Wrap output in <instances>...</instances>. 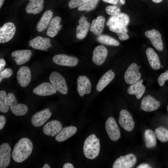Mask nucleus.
Returning <instances> with one entry per match:
<instances>
[{"label": "nucleus", "mask_w": 168, "mask_h": 168, "mask_svg": "<svg viewBox=\"0 0 168 168\" xmlns=\"http://www.w3.org/2000/svg\"><path fill=\"white\" fill-rule=\"evenodd\" d=\"M33 144L31 140L26 138L21 139L15 145L12 152L14 161L21 163L26 160L31 154Z\"/></svg>", "instance_id": "obj_1"}, {"label": "nucleus", "mask_w": 168, "mask_h": 168, "mask_svg": "<svg viewBox=\"0 0 168 168\" xmlns=\"http://www.w3.org/2000/svg\"><path fill=\"white\" fill-rule=\"evenodd\" d=\"M100 149L99 139L94 134L88 136L84 143L83 151L85 156L87 159H93L98 155Z\"/></svg>", "instance_id": "obj_2"}, {"label": "nucleus", "mask_w": 168, "mask_h": 168, "mask_svg": "<svg viewBox=\"0 0 168 168\" xmlns=\"http://www.w3.org/2000/svg\"><path fill=\"white\" fill-rule=\"evenodd\" d=\"M49 80L56 91L63 95L67 94L68 87L66 82L60 74L57 72H53L50 75Z\"/></svg>", "instance_id": "obj_3"}, {"label": "nucleus", "mask_w": 168, "mask_h": 168, "mask_svg": "<svg viewBox=\"0 0 168 168\" xmlns=\"http://www.w3.org/2000/svg\"><path fill=\"white\" fill-rule=\"evenodd\" d=\"M7 99L10 110L14 114L21 116L26 114L28 110L27 106L25 104L18 103L14 94L8 93Z\"/></svg>", "instance_id": "obj_4"}, {"label": "nucleus", "mask_w": 168, "mask_h": 168, "mask_svg": "<svg viewBox=\"0 0 168 168\" xmlns=\"http://www.w3.org/2000/svg\"><path fill=\"white\" fill-rule=\"evenodd\" d=\"M140 67L135 63H131L129 66L124 75V80L127 84H132L140 79L141 77V73L139 71Z\"/></svg>", "instance_id": "obj_5"}, {"label": "nucleus", "mask_w": 168, "mask_h": 168, "mask_svg": "<svg viewBox=\"0 0 168 168\" xmlns=\"http://www.w3.org/2000/svg\"><path fill=\"white\" fill-rule=\"evenodd\" d=\"M137 161L136 156L133 154H129L121 156L114 161L113 168H131L135 164Z\"/></svg>", "instance_id": "obj_6"}, {"label": "nucleus", "mask_w": 168, "mask_h": 168, "mask_svg": "<svg viewBox=\"0 0 168 168\" xmlns=\"http://www.w3.org/2000/svg\"><path fill=\"white\" fill-rule=\"evenodd\" d=\"M105 128L111 140L115 141L119 139L121 136L120 131L115 119L113 117H110L107 120Z\"/></svg>", "instance_id": "obj_7"}, {"label": "nucleus", "mask_w": 168, "mask_h": 168, "mask_svg": "<svg viewBox=\"0 0 168 168\" xmlns=\"http://www.w3.org/2000/svg\"><path fill=\"white\" fill-rule=\"evenodd\" d=\"M119 122L120 125L127 131H131L134 128L135 122L132 116L126 110L123 109L120 111Z\"/></svg>", "instance_id": "obj_8"}, {"label": "nucleus", "mask_w": 168, "mask_h": 168, "mask_svg": "<svg viewBox=\"0 0 168 168\" xmlns=\"http://www.w3.org/2000/svg\"><path fill=\"white\" fill-rule=\"evenodd\" d=\"M16 28L11 22L5 23L0 28V43H4L11 40L15 35Z\"/></svg>", "instance_id": "obj_9"}, {"label": "nucleus", "mask_w": 168, "mask_h": 168, "mask_svg": "<svg viewBox=\"0 0 168 168\" xmlns=\"http://www.w3.org/2000/svg\"><path fill=\"white\" fill-rule=\"evenodd\" d=\"M53 61L55 64L68 67H74L76 66L78 62V59L73 56L65 54L56 55L53 58Z\"/></svg>", "instance_id": "obj_10"}, {"label": "nucleus", "mask_w": 168, "mask_h": 168, "mask_svg": "<svg viewBox=\"0 0 168 168\" xmlns=\"http://www.w3.org/2000/svg\"><path fill=\"white\" fill-rule=\"evenodd\" d=\"M31 78V71L27 66L21 67L18 70L16 74V78L19 84L23 87L28 85Z\"/></svg>", "instance_id": "obj_11"}, {"label": "nucleus", "mask_w": 168, "mask_h": 168, "mask_svg": "<svg viewBox=\"0 0 168 168\" xmlns=\"http://www.w3.org/2000/svg\"><path fill=\"white\" fill-rule=\"evenodd\" d=\"M145 36L148 38L153 46L158 51L163 49V44L161 35L157 30L152 29L145 32Z\"/></svg>", "instance_id": "obj_12"}, {"label": "nucleus", "mask_w": 168, "mask_h": 168, "mask_svg": "<svg viewBox=\"0 0 168 168\" xmlns=\"http://www.w3.org/2000/svg\"><path fill=\"white\" fill-rule=\"evenodd\" d=\"M50 41L49 38L38 36L29 41V46L34 49L47 51V49L52 46Z\"/></svg>", "instance_id": "obj_13"}, {"label": "nucleus", "mask_w": 168, "mask_h": 168, "mask_svg": "<svg viewBox=\"0 0 168 168\" xmlns=\"http://www.w3.org/2000/svg\"><path fill=\"white\" fill-rule=\"evenodd\" d=\"M160 105V101L150 95H148L142 99L140 109L146 112H152L157 110Z\"/></svg>", "instance_id": "obj_14"}, {"label": "nucleus", "mask_w": 168, "mask_h": 168, "mask_svg": "<svg viewBox=\"0 0 168 168\" xmlns=\"http://www.w3.org/2000/svg\"><path fill=\"white\" fill-rule=\"evenodd\" d=\"M52 113L49 109L47 108L35 114L31 119L32 124L35 127L43 125L51 117Z\"/></svg>", "instance_id": "obj_15"}, {"label": "nucleus", "mask_w": 168, "mask_h": 168, "mask_svg": "<svg viewBox=\"0 0 168 168\" xmlns=\"http://www.w3.org/2000/svg\"><path fill=\"white\" fill-rule=\"evenodd\" d=\"M130 22L128 16L124 13L120 12L110 17L106 23L108 26H127Z\"/></svg>", "instance_id": "obj_16"}, {"label": "nucleus", "mask_w": 168, "mask_h": 168, "mask_svg": "<svg viewBox=\"0 0 168 168\" xmlns=\"http://www.w3.org/2000/svg\"><path fill=\"white\" fill-rule=\"evenodd\" d=\"M77 91L79 95L82 97L85 94H89L91 84L89 78L85 76H79L77 80Z\"/></svg>", "instance_id": "obj_17"}, {"label": "nucleus", "mask_w": 168, "mask_h": 168, "mask_svg": "<svg viewBox=\"0 0 168 168\" xmlns=\"http://www.w3.org/2000/svg\"><path fill=\"white\" fill-rule=\"evenodd\" d=\"M107 54V49L104 46L99 45L96 47L93 52V63L97 66L102 65L106 60Z\"/></svg>", "instance_id": "obj_18"}, {"label": "nucleus", "mask_w": 168, "mask_h": 168, "mask_svg": "<svg viewBox=\"0 0 168 168\" xmlns=\"http://www.w3.org/2000/svg\"><path fill=\"white\" fill-rule=\"evenodd\" d=\"M11 148L7 143L2 144L0 146V168L7 167L10 161Z\"/></svg>", "instance_id": "obj_19"}, {"label": "nucleus", "mask_w": 168, "mask_h": 168, "mask_svg": "<svg viewBox=\"0 0 168 168\" xmlns=\"http://www.w3.org/2000/svg\"><path fill=\"white\" fill-rule=\"evenodd\" d=\"M31 54L32 52L29 49L16 50L11 54L13 60L18 65L23 64L28 61Z\"/></svg>", "instance_id": "obj_20"}, {"label": "nucleus", "mask_w": 168, "mask_h": 168, "mask_svg": "<svg viewBox=\"0 0 168 168\" xmlns=\"http://www.w3.org/2000/svg\"><path fill=\"white\" fill-rule=\"evenodd\" d=\"M33 92L34 94L39 96H49L55 93L56 90L51 83L44 82L35 88L33 90Z\"/></svg>", "instance_id": "obj_21"}, {"label": "nucleus", "mask_w": 168, "mask_h": 168, "mask_svg": "<svg viewBox=\"0 0 168 168\" xmlns=\"http://www.w3.org/2000/svg\"><path fill=\"white\" fill-rule=\"evenodd\" d=\"M61 123L57 120H54L48 122L43 128L44 133L48 136L54 137L62 129Z\"/></svg>", "instance_id": "obj_22"}, {"label": "nucleus", "mask_w": 168, "mask_h": 168, "mask_svg": "<svg viewBox=\"0 0 168 168\" xmlns=\"http://www.w3.org/2000/svg\"><path fill=\"white\" fill-rule=\"evenodd\" d=\"M87 18L84 16H82L78 21L79 24L76 30V36L79 40L84 39L86 36L90 26V24L88 22Z\"/></svg>", "instance_id": "obj_23"}, {"label": "nucleus", "mask_w": 168, "mask_h": 168, "mask_svg": "<svg viewBox=\"0 0 168 168\" xmlns=\"http://www.w3.org/2000/svg\"><path fill=\"white\" fill-rule=\"evenodd\" d=\"M105 19L102 16H99L93 20L90 27V30L96 35H101L104 28Z\"/></svg>", "instance_id": "obj_24"}, {"label": "nucleus", "mask_w": 168, "mask_h": 168, "mask_svg": "<svg viewBox=\"0 0 168 168\" xmlns=\"http://www.w3.org/2000/svg\"><path fill=\"white\" fill-rule=\"evenodd\" d=\"M143 81L142 79H140L132 84L127 89L128 94L135 95L137 99H140L144 93L146 89L145 86L142 84Z\"/></svg>", "instance_id": "obj_25"}, {"label": "nucleus", "mask_w": 168, "mask_h": 168, "mask_svg": "<svg viewBox=\"0 0 168 168\" xmlns=\"http://www.w3.org/2000/svg\"><path fill=\"white\" fill-rule=\"evenodd\" d=\"M61 18L58 16L54 17L50 22L46 31V34L51 37H53L58 34L62 26L59 24L61 22Z\"/></svg>", "instance_id": "obj_26"}, {"label": "nucleus", "mask_w": 168, "mask_h": 168, "mask_svg": "<svg viewBox=\"0 0 168 168\" xmlns=\"http://www.w3.org/2000/svg\"><path fill=\"white\" fill-rule=\"evenodd\" d=\"M146 54L151 67L155 70L159 69L161 67V63L159 58L155 50L151 48H148L146 50Z\"/></svg>", "instance_id": "obj_27"}, {"label": "nucleus", "mask_w": 168, "mask_h": 168, "mask_svg": "<svg viewBox=\"0 0 168 168\" xmlns=\"http://www.w3.org/2000/svg\"><path fill=\"white\" fill-rule=\"evenodd\" d=\"M77 130L76 127L72 126L63 128L56 135L55 139L58 142L63 141L73 135Z\"/></svg>", "instance_id": "obj_28"}, {"label": "nucleus", "mask_w": 168, "mask_h": 168, "mask_svg": "<svg viewBox=\"0 0 168 168\" xmlns=\"http://www.w3.org/2000/svg\"><path fill=\"white\" fill-rule=\"evenodd\" d=\"M53 16V12L51 10H48L44 12L36 26V30L38 32H42L48 27Z\"/></svg>", "instance_id": "obj_29"}, {"label": "nucleus", "mask_w": 168, "mask_h": 168, "mask_svg": "<svg viewBox=\"0 0 168 168\" xmlns=\"http://www.w3.org/2000/svg\"><path fill=\"white\" fill-rule=\"evenodd\" d=\"M114 77L115 74L111 69L107 71L99 80L96 86V90L101 91L114 79Z\"/></svg>", "instance_id": "obj_30"}, {"label": "nucleus", "mask_w": 168, "mask_h": 168, "mask_svg": "<svg viewBox=\"0 0 168 168\" xmlns=\"http://www.w3.org/2000/svg\"><path fill=\"white\" fill-rule=\"evenodd\" d=\"M44 0H30L26 8V11L29 14H36L43 10Z\"/></svg>", "instance_id": "obj_31"}, {"label": "nucleus", "mask_w": 168, "mask_h": 168, "mask_svg": "<svg viewBox=\"0 0 168 168\" xmlns=\"http://www.w3.org/2000/svg\"><path fill=\"white\" fill-rule=\"evenodd\" d=\"M145 145L148 148L155 147L156 145V135L154 132L150 129L145 130L144 133Z\"/></svg>", "instance_id": "obj_32"}, {"label": "nucleus", "mask_w": 168, "mask_h": 168, "mask_svg": "<svg viewBox=\"0 0 168 168\" xmlns=\"http://www.w3.org/2000/svg\"><path fill=\"white\" fill-rule=\"evenodd\" d=\"M109 29L111 31L115 33L121 40H125L129 38L126 26L112 25L109 26Z\"/></svg>", "instance_id": "obj_33"}, {"label": "nucleus", "mask_w": 168, "mask_h": 168, "mask_svg": "<svg viewBox=\"0 0 168 168\" xmlns=\"http://www.w3.org/2000/svg\"><path fill=\"white\" fill-rule=\"evenodd\" d=\"M97 40L100 43L107 45L118 46L119 42L112 37L105 35H99L97 38Z\"/></svg>", "instance_id": "obj_34"}, {"label": "nucleus", "mask_w": 168, "mask_h": 168, "mask_svg": "<svg viewBox=\"0 0 168 168\" xmlns=\"http://www.w3.org/2000/svg\"><path fill=\"white\" fill-rule=\"evenodd\" d=\"M7 95L4 90L0 91V111L3 113L7 112L9 109Z\"/></svg>", "instance_id": "obj_35"}, {"label": "nucleus", "mask_w": 168, "mask_h": 168, "mask_svg": "<svg viewBox=\"0 0 168 168\" xmlns=\"http://www.w3.org/2000/svg\"><path fill=\"white\" fill-rule=\"evenodd\" d=\"M155 133L158 139L165 142L168 141V130L164 127H160L156 128Z\"/></svg>", "instance_id": "obj_36"}, {"label": "nucleus", "mask_w": 168, "mask_h": 168, "mask_svg": "<svg viewBox=\"0 0 168 168\" xmlns=\"http://www.w3.org/2000/svg\"><path fill=\"white\" fill-rule=\"evenodd\" d=\"M99 0H89L78 7L80 11H89L93 9L97 6Z\"/></svg>", "instance_id": "obj_37"}, {"label": "nucleus", "mask_w": 168, "mask_h": 168, "mask_svg": "<svg viewBox=\"0 0 168 168\" xmlns=\"http://www.w3.org/2000/svg\"><path fill=\"white\" fill-rule=\"evenodd\" d=\"M105 11L108 15L111 16L115 15L120 12V8L115 5H110L105 8Z\"/></svg>", "instance_id": "obj_38"}, {"label": "nucleus", "mask_w": 168, "mask_h": 168, "mask_svg": "<svg viewBox=\"0 0 168 168\" xmlns=\"http://www.w3.org/2000/svg\"><path fill=\"white\" fill-rule=\"evenodd\" d=\"M13 73V70L10 68H7L0 71V82L3 79L9 77L12 75Z\"/></svg>", "instance_id": "obj_39"}, {"label": "nucleus", "mask_w": 168, "mask_h": 168, "mask_svg": "<svg viewBox=\"0 0 168 168\" xmlns=\"http://www.w3.org/2000/svg\"><path fill=\"white\" fill-rule=\"evenodd\" d=\"M89 0H70L68 3L70 9L78 7Z\"/></svg>", "instance_id": "obj_40"}, {"label": "nucleus", "mask_w": 168, "mask_h": 168, "mask_svg": "<svg viewBox=\"0 0 168 168\" xmlns=\"http://www.w3.org/2000/svg\"><path fill=\"white\" fill-rule=\"evenodd\" d=\"M168 80V70L161 73L158 77L157 81L159 85L163 86L166 80Z\"/></svg>", "instance_id": "obj_41"}, {"label": "nucleus", "mask_w": 168, "mask_h": 168, "mask_svg": "<svg viewBox=\"0 0 168 168\" xmlns=\"http://www.w3.org/2000/svg\"><path fill=\"white\" fill-rule=\"evenodd\" d=\"M6 123L5 117L2 115H0V130L2 129L4 127Z\"/></svg>", "instance_id": "obj_42"}, {"label": "nucleus", "mask_w": 168, "mask_h": 168, "mask_svg": "<svg viewBox=\"0 0 168 168\" xmlns=\"http://www.w3.org/2000/svg\"><path fill=\"white\" fill-rule=\"evenodd\" d=\"M6 65V62L5 59L3 58H1L0 59V71L3 70Z\"/></svg>", "instance_id": "obj_43"}, {"label": "nucleus", "mask_w": 168, "mask_h": 168, "mask_svg": "<svg viewBox=\"0 0 168 168\" xmlns=\"http://www.w3.org/2000/svg\"><path fill=\"white\" fill-rule=\"evenodd\" d=\"M137 168H150L152 167L149 164L147 163H142L138 165L136 167Z\"/></svg>", "instance_id": "obj_44"}, {"label": "nucleus", "mask_w": 168, "mask_h": 168, "mask_svg": "<svg viewBox=\"0 0 168 168\" xmlns=\"http://www.w3.org/2000/svg\"><path fill=\"white\" fill-rule=\"evenodd\" d=\"M104 2L112 4L113 5H116L117 4L119 0H102Z\"/></svg>", "instance_id": "obj_45"}, {"label": "nucleus", "mask_w": 168, "mask_h": 168, "mask_svg": "<svg viewBox=\"0 0 168 168\" xmlns=\"http://www.w3.org/2000/svg\"><path fill=\"white\" fill-rule=\"evenodd\" d=\"M63 168H74V166L72 164L70 163H65L63 166Z\"/></svg>", "instance_id": "obj_46"}, {"label": "nucleus", "mask_w": 168, "mask_h": 168, "mask_svg": "<svg viewBox=\"0 0 168 168\" xmlns=\"http://www.w3.org/2000/svg\"><path fill=\"white\" fill-rule=\"evenodd\" d=\"M42 168H50V166L48 164H45L42 167Z\"/></svg>", "instance_id": "obj_47"}, {"label": "nucleus", "mask_w": 168, "mask_h": 168, "mask_svg": "<svg viewBox=\"0 0 168 168\" xmlns=\"http://www.w3.org/2000/svg\"><path fill=\"white\" fill-rule=\"evenodd\" d=\"M155 3H159L162 1L163 0H152Z\"/></svg>", "instance_id": "obj_48"}, {"label": "nucleus", "mask_w": 168, "mask_h": 168, "mask_svg": "<svg viewBox=\"0 0 168 168\" xmlns=\"http://www.w3.org/2000/svg\"><path fill=\"white\" fill-rule=\"evenodd\" d=\"M4 0H0V8H1L2 5H3Z\"/></svg>", "instance_id": "obj_49"}, {"label": "nucleus", "mask_w": 168, "mask_h": 168, "mask_svg": "<svg viewBox=\"0 0 168 168\" xmlns=\"http://www.w3.org/2000/svg\"><path fill=\"white\" fill-rule=\"evenodd\" d=\"M120 2L123 4H124L125 3V0H120Z\"/></svg>", "instance_id": "obj_50"}, {"label": "nucleus", "mask_w": 168, "mask_h": 168, "mask_svg": "<svg viewBox=\"0 0 168 168\" xmlns=\"http://www.w3.org/2000/svg\"><path fill=\"white\" fill-rule=\"evenodd\" d=\"M167 111H168V105L167 106Z\"/></svg>", "instance_id": "obj_51"}, {"label": "nucleus", "mask_w": 168, "mask_h": 168, "mask_svg": "<svg viewBox=\"0 0 168 168\" xmlns=\"http://www.w3.org/2000/svg\"><path fill=\"white\" fill-rule=\"evenodd\" d=\"M163 66H161V67H162V68H163Z\"/></svg>", "instance_id": "obj_52"}, {"label": "nucleus", "mask_w": 168, "mask_h": 168, "mask_svg": "<svg viewBox=\"0 0 168 168\" xmlns=\"http://www.w3.org/2000/svg\"></svg>", "instance_id": "obj_53"}]
</instances>
